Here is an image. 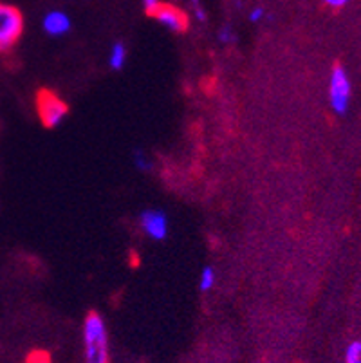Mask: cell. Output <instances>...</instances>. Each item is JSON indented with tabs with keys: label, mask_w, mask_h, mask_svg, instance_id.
<instances>
[{
	"label": "cell",
	"mask_w": 361,
	"mask_h": 363,
	"mask_svg": "<svg viewBox=\"0 0 361 363\" xmlns=\"http://www.w3.org/2000/svg\"><path fill=\"white\" fill-rule=\"evenodd\" d=\"M127 45L123 42H114L109 51V65H111L112 71H121L127 64Z\"/></svg>",
	"instance_id": "obj_8"
},
{
	"label": "cell",
	"mask_w": 361,
	"mask_h": 363,
	"mask_svg": "<svg viewBox=\"0 0 361 363\" xmlns=\"http://www.w3.org/2000/svg\"><path fill=\"white\" fill-rule=\"evenodd\" d=\"M71 16L65 11H60V9L49 11L48 15L44 16V21H42V29H44L45 35L49 36H64L71 31Z\"/></svg>",
	"instance_id": "obj_7"
},
{
	"label": "cell",
	"mask_w": 361,
	"mask_h": 363,
	"mask_svg": "<svg viewBox=\"0 0 361 363\" xmlns=\"http://www.w3.org/2000/svg\"><path fill=\"white\" fill-rule=\"evenodd\" d=\"M218 42L224 45H230V44H235V40H237V35H235L233 28L231 26H223V28L218 29V35H217Z\"/></svg>",
	"instance_id": "obj_12"
},
{
	"label": "cell",
	"mask_w": 361,
	"mask_h": 363,
	"mask_svg": "<svg viewBox=\"0 0 361 363\" xmlns=\"http://www.w3.org/2000/svg\"><path fill=\"white\" fill-rule=\"evenodd\" d=\"M191 4V9H194L195 13V18H197L201 24H204V22L208 21V15H206V9H204V6L201 4V0H190Z\"/></svg>",
	"instance_id": "obj_13"
},
{
	"label": "cell",
	"mask_w": 361,
	"mask_h": 363,
	"mask_svg": "<svg viewBox=\"0 0 361 363\" xmlns=\"http://www.w3.org/2000/svg\"><path fill=\"white\" fill-rule=\"evenodd\" d=\"M352 85L343 65H334L329 76V104L338 116H343L349 111Z\"/></svg>",
	"instance_id": "obj_4"
},
{
	"label": "cell",
	"mask_w": 361,
	"mask_h": 363,
	"mask_svg": "<svg viewBox=\"0 0 361 363\" xmlns=\"http://www.w3.org/2000/svg\"><path fill=\"white\" fill-rule=\"evenodd\" d=\"M36 111L44 127L55 128L67 118L69 107L55 91L42 89L36 92Z\"/></svg>",
	"instance_id": "obj_2"
},
{
	"label": "cell",
	"mask_w": 361,
	"mask_h": 363,
	"mask_svg": "<svg viewBox=\"0 0 361 363\" xmlns=\"http://www.w3.org/2000/svg\"><path fill=\"white\" fill-rule=\"evenodd\" d=\"M85 363H109V336L104 316L91 311L84 322Z\"/></svg>",
	"instance_id": "obj_1"
},
{
	"label": "cell",
	"mask_w": 361,
	"mask_h": 363,
	"mask_svg": "<svg viewBox=\"0 0 361 363\" xmlns=\"http://www.w3.org/2000/svg\"><path fill=\"white\" fill-rule=\"evenodd\" d=\"M262 18H266V11H264V8H253L250 13V21L253 22V24H257V22H260Z\"/></svg>",
	"instance_id": "obj_15"
},
{
	"label": "cell",
	"mask_w": 361,
	"mask_h": 363,
	"mask_svg": "<svg viewBox=\"0 0 361 363\" xmlns=\"http://www.w3.org/2000/svg\"><path fill=\"white\" fill-rule=\"evenodd\" d=\"M26 363H51V356L45 351H33L28 356V362Z\"/></svg>",
	"instance_id": "obj_14"
},
{
	"label": "cell",
	"mask_w": 361,
	"mask_h": 363,
	"mask_svg": "<svg viewBox=\"0 0 361 363\" xmlns=\"http://www.w3.org/2000/svg\"><path fill=\"white\" fill-rule=\"evenodd\" d=\"M24 33V16L15 6L0 2V52L15 48Z\"/></svg>",
	"instance_id": "obj_3"
},
{
	"label": "cell",
	"mask_w": 361,
	"mask_h": 363,
	"mask_svg": "<svg viewBox=\"0 0 361 363\" xmlns=\"http://www.w3.org/2000/svg\"><path fill=\"white\" fill-rule=\"evenodd\" d=\"M345 363H361V340L350 342L345 349Z\"/></svg>",
	"instance_id": "obj_11"
},
{
	"label": "cell",
	"mask_w": 361,
	"mask_h": 363,
	"mask_svg": "<svg viewBox=\"0 0 361 363\" xmlns=\"http://www.w3.org/2000/svg\"><path fill=\"white\" fill-rule=\"evenodd\" d=\"M152 16L172 33H184L188 28L187 13L172 4H161Z\"/></svg>",
	"instance_id": "obj_6"
},
{
	"label": "cell",
	"mask_w": 361,
	"mask_h": 363,
	"mask_svg": "<svg viewBox=\"0 0 361 363\" xmlns=\"http://www.w3.org/2000/svg\"><path fill=\"white\" fill-rule=\"evenodd\" d=\"M323 2L331 8H343L345 4H349V0H323Z\"/></svg>",
	"instance_id": "obj_17"
},
{
	"label": "cell",
	"mask_w": 361,
	"mask_h": 363,
	"mask_svg": "<svg viewBox=\"0 0 361 363\" xmlns=\"http://www.w3.org/2000/svg\"><path fill=\"white\" fill-rule=\"evenodd\" d=\"M215 286V269L211 266H204L201 277H199V289L208 293Z\"/></svg>",
	"instance_id": "obj_9"
},
{
	"label": "cell",
	"mask_w": 361,
	"mask_h": 363,
	"mask_svg": "<svg viewBox=\"0 0 361 363\" xmlns=\"http://www.w3.org/2000/svg\"><path fill=\"white\" fill-rule=\"evenodd\" d=\"M139 228L152 240H165L168 235V216L157 208H147L139 213Z\"/></svg>",
	"instance_id": "obj_5"
},
{
	"label": "cell",
	"mask_w": 361,
	"mask_h": 363,
	"mask_svg": "<svg viewBox=\"0 0 361 363\" xmlns=\"http://www.w3.org/2000/svg\"><path fill=\"white\" fill-rule=\"evenodd\" d=\"M143 6H145V9H147L148 15H154L155 9L161 6V2H159V0H143Z\"/></svg>",
	"instance_id": "obj_16"
},
{
	"label": "cell",
	"mask_w": 361,
	"mask_h": 363,
	"mask_svg": "<svg viewBox=\"0 0 361 363\" xmlns=\"http://www.w3.org/2000/svg\"><path fill=\"white\" fill-rule=\"evenodd\" d=\"M132 161H134V167L141 172H150L152 167H154L150 157H148L141 148H135V150L132 152Z\"/></svg>",
	"instance_id": "obj_10"
}]
</instances>
